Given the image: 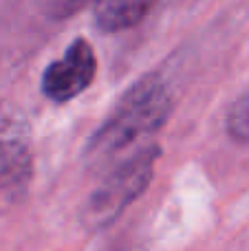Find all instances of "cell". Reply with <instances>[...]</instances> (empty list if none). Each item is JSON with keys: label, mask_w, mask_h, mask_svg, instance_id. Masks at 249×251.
Listing matches in <instances>:
<instances>
[{"label": "cell", "mask_w": 249, "mask_h": 251, "mask_svg": "<svg viewBox=\"0 0 249 251\" xmlns=\"http://www.w3.org/2000/svg\"><path fill=\"white\" fill-rule=\"evenodd\" d=\"M174 108L170 86L159 73L139 77L115 104L113 113L95 130L86 143L84 161L88 170H106L117 165L130 150H141L166 126Z\"/></svg>", "instance_id": "cell-1"}, {"label": "cell", "mask_w": 249, "mask_h": 251, "mask_svg": "<svg viewBox=\"0 0 249 251\" xmlns=\"http://www.w3.org/2000/svg\"><path fill=\"white\" fill-rule=\"evenodd\" d=\"M159 156H161V148L157 143H148L124 161H119L117 165H113L104 183L88 196L79 212L84 229L100 231L113 225L122 216L124 209L135 203L150 185Z\"/></svg>", "instance_id": "cell-2"}, {"label": "cell", "mask_w": 249, "mask_h": 251, "mask_svg": "<svg viewBox=\"0 0 249 251\" xmlns=\"http://www.w3.org/2000/svg\"><path fill=\"white\" fill-rule=\"evenodd\" d=\"M31 181V126L18 106L0 101V214L11 212L25 201Z\"/></svg>", "instance_id": "cell-3"}, {"label": "cell", "mask_w": 249, "mask_h": 251, "mask_svg": "<svg viewBox=\"0 0 249 251\" xmlns=\"http://www.w3.org/2000/svg\"><path fill=\"white\" fill-rule=\"evenodd\" d=\"M97 75V57L91 42L84 38H75L66 47L60 60L51 62L42 73V93L47 100L55 104L79 97L93 84Z\"/></svg>", "instance_id": "cell-4"}, {"label": "cell", "mask_w": 249, "mask_h": 251, "mask_svg": "<svg viewBox=\"0 0 249 251\" xmlns=\"http://www.w3.org/2000/svg\"><path fill=\"white\" fill-rule=\"evenodd\" d=\"M157 0H95V25L104 33H119L137 26Z\"/></svg>", "instance_id": "cell-5"}, {"label": "cell", "mask_w": 249, "mask_h": 251, "mask_svg": "<svg viewBox=\"0 0 249 251\" xmlns=\"http://www.w3.org/2000/svg\"><path fill=\"white\" fill-rule=\"evenodd\" d=\"M227 132L236 143L249 146V91L241 95L227 115Z\"/></svg>", "instance_id": "cell-6"}, {"label": "cell", "mask_w": 249, "mask_h": 251, "mask_svg": "<svg viewBox=\"0 0 249 251\" xmlns=\"http://www.w3.org/2000/svg\"><path fill=\"white\" fill-rule=\"evenodd\" d=\"M44 2V11H47L49 18L53 20H64V18H71L84 9L91 0H42Z\"/></svg>", "instance_id": "cell-7"}]
</instances>
